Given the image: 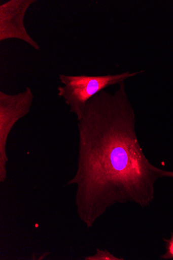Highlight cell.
I'll return each instance as SVG.
<instances>
[{"label": "cell", "mask_w": 173, "mask_h": 260, "mask_svg": "<svg viewBox=\"0 0 173 260\" xmlns=\"http://www.w3.org/2000/svg\"><path fill=\"white\" fill-rule=\"evenodd\" d=\"M144 72V70H142L100 76L61 74L59 79L63 86L57 87L58 95L63 99L69 107L70 111L76 115L79 121L84 116L87 102L95 94L108 87L119 85Z\"/></svg>", "instance_id": "7a4b0ae2"}, {"label": "cell", "mask_w": 173, "mask_h": 260, "mask_svg": "<svg viewBox=\"0 0 173 260\" xmlns=\"http://www.w3.org/2000/svg\"><path fill=\"white\" fill-rule=\"evenodd\" d=\"M164 240L166 243V252L160 258L164 259L173 258V233H171L169 240Z\"/></svg>", "instance_id": "8992f818"}, {"label": "cell", "mask_w": 173, "mask_h": 260, "mask_svg": "<svg viewBox=\"0 0 173 260\" xmlns=\"http://www.w3.org/2000/svg\"><path fill=\"white\" fill-rule=\"evenodd\" d=\"M87 260H120L124 259L123 258H119L111 254L108 251H103L97 249L96 253L92 256H89L86 258Z\"/></svg>", "instance_id": "5b68a950"}, {"label": "cell", "mask_w": 173, "mask_h": 260, "mask_svg": "<svg viewBox=\"0 0 173 260\" xmlns=\"http://www.w3.org/2000/svg\"><path fill=\"white\" fill-rule=\"evenodd\" d=\"M136 121L122 82L114 93L103 89L89 100L78 121V169L66 185L77 186V213L88 229L113 205L150 206L156 181L173 179V172L155 167L146 157Z\"/></svg>", "instance_id": "6da1fadb"}, {"label": "cell", "mask_w": 173, "mask_h": 260, "mask_svg": "<svg viewBox=\"0 0 173 260\" xmlns=\"http://www.w3.org/2000/svg\"><path fill=\"white\" fill-rule=\"evenodd\" d=\"M36 0H10L0 6V41L17 39L39 51V44L30 36L24 26V17Z\"/></svg>", "instance_id": "277c9868"}, {"label": "cell", "mask_w": 173, "mask_h": 260, "mask_svg": "<svg viewBox=\"0 0 173 260\" xmlns=\"http://www.w3.org/2000/svg\"><path fill=\"white\" fill-rule=\"evenodd\" d=\"M34 96L30 87L15 94L0 91V182L7 177L6 152L9 136L16 123L30 111Z\"/></svg>", "instance_id": "3957f363"}]
</instances>
